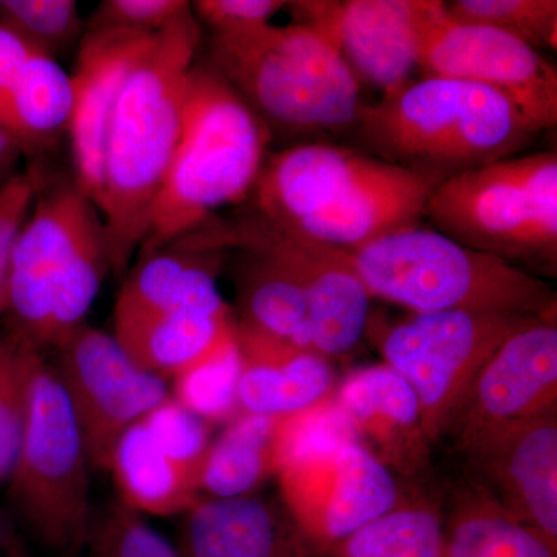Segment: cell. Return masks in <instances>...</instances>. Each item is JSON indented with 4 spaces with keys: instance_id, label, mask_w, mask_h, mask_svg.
<instances>
[{
    "instance_id": "obj_1",
    "label": "cell",
    "mask_w": 557,
    "mask_h": 557,
    "mask_svg": "<svg viewBox=\"0 0 557 557\" xmlns=\"http://www.w3.org/2000/svg\"><path fill=\"white\" fill-rule=\"evenodd\" d=\"M435 183L348 146L304 143L269 153L248 209L339 249L421 225Z\"/></svg>"
},
{
    "instance_id": "obj_2",
    "label": "cell",
    "mask_w": 557,
    "mask_h": 557,
    "mask_svg": "<svg viewBox=\"0 0 557 557\" xmlns=\"http://www.w3.org/2000/svg\"><path fill=\"white\" fill-rule=\"evenodd\" d=\"M200 47L201 25L190 10L153 36L116 104L98 205L115 273L126 270L145 240L177 149L186 83Z\"/></svg>"
},
{
    "instance_id": "obj_3",
    "label": "cell",
    "mask_w": 557,
    "mask_h": 557,
    "mask_svg": "<svg viewBox=\"0 0 557 557\" xmlns=\"http://www.w3.org/2000/svg\"><path fill=\"white\" fill-rule=\"evenodd\" d=\"M350 132L355 149L437 186L523 153L539 135L498 91L440 76L408 81L362 104Z\"/></svg>"
},
{
    "instance_id": "obj_4",
    "label": "cell",
    "mask_w": 557,
    "mask_h": 557,
    "mask_svg": "<svg viewBox=\"0 0 557 557\" xmlns=\"http://www.w3.org/2000/svg\"><path fill=\"white\" fill-rule=\"evenodd\" d=\"M271 141L265 124L228 81L207 61L194 62L177 149L138 258L199 230L220 209L247 201Z\"/></svg>"
},
{
    "instance_id": "obj_5",
    "label": "cell",
    "mask_w": 557,
    "mask_h": 557,
    "mask_svg": "<svg viewBox=\"0 0 557 557\" xmlns=\"http://www.w3.org/2000/svg\"><path fill=\"white\" fill-rule=\"evenodd\" d=\"M271 137L281 132L304 143L324 141L357 123L361 84L343 58L317 33L298 24H267L211 35L207 60Z\"/></svg>"
},
{
    "instance_id": "obj_6",
    "label": "cell",
    "mask_w": 557,
    "mask_h": 557,
    "mask_svg": "<svg viewBox=\"0 0 557 557\" xmlns=\"http://www.w3.org/2000/svg\"><path fill=\"white\" fill-rule=\"evenodd\" d=\"M370 298L412 310L486 311L556 322V293L537 274L410 226L347 251Z\"/></svg>"
},
{
    "instance_id": "obj_7",
    "label": "cell",
    "mask_w": 557,
    "mask_h": 557,
    "mask_svg": "<svg viewBox=\"0 0 557 557\" xmlns=\"http://www.w3.org/2000/svg\"><path fill=\"white\" fill-rule=\"evenodd\" d=\"M429 228L512 265L556 274L557 156L519 153L446 180L432 190Z\"/></svg>"
},
{
    "instance_id": "obj_8",
    "label": "cell",
    "mask_w": 557,
    "mask_h": 557,
    "mask_svg": "<svg viewBox=\"0 0 557 557\" xmlns=\"http://www.w3.org/2000/svg\"><path fill=\"white\" fill-rule=\"evenodd\" d=\"M90 461L67 397L44 357L33 370L27 420L10 474L11 507L54 557H79L94 512Z\"/></svg>"
},
{
    "instance_id": "obj_9",
    "label": "cell",
    "mask_w": 557,
    "mask_h": 557,
    "mask_svg": "<svg viewBox=\"0 0 557 557\" xmlns=\"http://www.w3.org/2000/svg\"><path fill=\"white\" fill-rule=\"evenodd\" d=\"M177 242L222 251L252 249L281 263L306 295L313 350L324 357L346 354L368 327L370 295L346 249L282 228L248 208L211 219Z\"/></svg>"
},
{
    "instance_id": "obj_10",
    "label": "cell",
    "mask_w": 557,
    "mask_h": 557,
    "mask_svg": "<svg viewBox=\"0 0 557 557\" xmlns=\"http://www.w3.org/2000/svg\"><path fill=\"white\" fill-rule=\"evenodd\" d=\"M537 318L432 311L395 325L381 343L388 368L416 391L429 443L448 432L469 388L502 344Z\"/></svg>"
},
{
    "instance_id": "obj_11",
    "label": "cell",
    "mask_w": 557,
    "mask_h": 557,
    "mask_svg": "<svg viewBox=\"0 0 557 557\" xmlns=\"http://www.w3.org/2000/svg\"><path fill=\"white\" fill-rule=\"evenodd\" d=\"M417 67L423 76L482 84L508 98L537 134L557 124V72L522 40L448 16L443 0H416Z\"/></svg>"
},
{
    "instance_id": "obj_12",
    "label": "cell",
    "mask_w": 557,
    "mask_h": 557,
    "mask_svg": "<svg viewBox=\"0 0 557 557\" xmlns=\"http://www.w3.org/2000/svg\"><path fill=\"white\" fill-rule=\"evenodd\" d=\"M53 366L90 467L109 471L124 432L171 398L168 381L132 362L113 335L84 322L54 347Z\"/></svg>"
},
{
    "instance_id": "obj_13",
    "label": "cell",
    "mask_w": 557,
    "mask_h": 557,
    "mask_svg": "<svg viewBox=\"0 0 557 557\" xmlns=\"http://www.w3.org/2000/svg\"><path fill=\"white\" fill-rule=\"evenodd\" d=\"M556 322L534 319L491 355L448 429L467 456L556 412Z\"/></svg>"
},
{
    "instance_id": "obj_14",
    "label": "cell",
    "mask_w": 557,
    "mask_h": 557,
    "mask_svg": "<svg viewBox=\"0 0 557 557\" xmlns=\"http://www.w3.org/2000/svg\"><path fill=\"white\" fill-rule=\"evenodd\" d=\"M282 505L311 549L327 553L401 504L391 469L361 442L277 471Z\"/></svg>"
},
{
    "instance_id": "obj_15",
    "label": "cell",
    "mask_w": 557,
    "mask_h": 557,
    "mask_svg": "<svg viewBox=\"0 0 557 557\" xmlns=\"http://www.w3.org/2000/svg\"><path fill=\"white\" fill-rule=\"evenodd\" d=\"M94 201L75 180H51L36 199L11 260L9 304L3 317L10 338L42 354L54 292L91 215Z\"/></svg>"
},
{
    "instance_id": "obj_16",
    "label": "cell",
    "mask_w": 557,
    "mask_h": 557,
    "mask_svg": "<svg viewBox=\"0 0 557 557\" xmlns=\"http://www.w3.org/2000/svg\"><path fill=\"white\" fill-rule=\"evenodd\" d=\"M292 24L317 33L358 83L388 94L417 67L416 0H295Z\"/></svg>"
},
{
    "instance_id": "obj_17",
    "label": "cell",
    "mask_w": 557,
    "mask_h": 557,
    "mask_svg": "<svg viewBox=\"0 0 557 557\" xmlns=\"http://www.w3.org/2000/svg\"><path fill=\"white\" fill-rule=\"evenodd\" d=\"M157 35V33H156ZM156 35L91 30L79 40L73 70L69 135L75 183L98 208L104 182L106 148L113 113L132 70Z\"/></svg>"
},
{
    "instance_id": "obj_18",
    "label": "cell",
    "mask_w": 557,
    "mask_h": 557,
    "mask_svg": "<svg viewBox=\"0 0 557 557\" xmlns=\"http://www.w3.org/2000/svg\"><path fill=\"white\" fill-rule=\"evenodd\" d=\"M557 413L534 418L475 450L479 485L557 547Z\"/></svg>"
},
{
    "instance_id": "obj_19",
    "label": "cell",
    "mask_w": 557,
    "mask_h": 557,
    "mask_svg": "<svg viewBox=\"0 0 557 557\" xmlns=\"http://www.w3.org/2000/svg\"><path fill=\"white\" fill-rule=\"evenodd\" d=\"M354 424L359 442L388 469L416 474L426 465L429 445L420 401L408 380L388 366L351 373L335 398Z\"/></svg>"
},
{
    "instance_id": "obj_20",
    "label": "cell",
    "mask_w": 557,
    "mask_h": 557,
    "mask_svg": "<svg viewBox=\"0 0 557 557\" xmlns=\"http://www.w3.org/2000/svg\"><path fill=\"white\" fill-rule=\"evenodd\" d=\"M183 557H310L284 505L245 496L200 500L183 515Z\"/></svg>"
},
{
    "instance_id": "obj_21",
    "label": "cell",
    "mask_w": 557,
    "mask_h": 557,
    "mask_svg": "<svg viewBox=\"0 0 557 557\" xmlns=\"http://www.w3.org/2000/svg\"><path fill=\"white\" fill-rule=\"evenodd\" d=\"M228 251L171 244L139 258L113 313H193L231 317L218 274Z\"/></svg>"
},
{
    "instance_id": "obj_22",
    "label": "cell",
    "mask_w": 557,
    "mask_h": 557,
    "mask_svg": "<svg viewBox=\"0 0 557 557\" xmlns=\"http://www.w3.org/2000/svg\"><path fill=\"white\" fill-rule=\"evenodd\" d=\"M242 354L240 412L284 417L327 397L332 369L313 348H296L236 322Z\"/></svg>"
},
{
    "instance_id": "obj_23",
    "label": "cell",
    "mask_w": 557,
    "mask_h": 557,
    "mask_svg": "<svg viewBox=\"0 0 557 557\" xmlns=\"http://www.w3.org/2000/svg\"><path fill=\"white\" fill-rule=\"evenodd\" d=\"M200 468L164 445L141 418L120 438L109 471L124 507L139 516L170 518L201 500Z\"/></svg>"
},
{
    "instance_id": "obj_24",
    "label": "cell",
    "mask_w": 557,
    "mask_h": 557,
    "mask_svg": "<svg viewBox=\"0 0 557 557\" xmlns=\"http://www.w3.org/2000/svg\"><path fill=\"white\" fill-rule=\"evenodd\" d=\"M234 325L231 317L113 313V338L139 369L172 381L208 357Z\"/></svg>"
},
{
    "instance_id": "obj_25",
    "label": "cell",
    "mask_w": 557,
    "mask_h": 557,
    "mask_svg": "<svg viewBox=\"0 0 557 557\" xmlns=\"http://www.w3.org/2000/svg\"><path fill=\"white\" fill-rule=\"evenodd\" d=\"M236 255L240 321L259 335L296 348H313L309 304L295 277L281 263L252 249Z\"/></svg>"
},
{
    "instance_id": "obj_26",
    "label": "cell",
    "mask_w": 557,
    "mask_h": 557,
    "mask_svg": "<svg viewBox=\"0 0 557 557\" xmlns=\"http://www.w3.org/2000/svg\"><path fill=\"white\" fill-rule=\"evenodd\" d=\"M72 112V76L54 58L33 51L0 106V127L22 153H39L69 132Z\"/></svg>"
},
{
    "instance_id": "obj_27",
    "label": "cell",
    "mask_w": 557,
    "mask_h": 557,
    "mask_svg": "<svg viewBox=\"0 0 557 557\" xmlns=\"http://www.w3.org/2000/svg\"><path fill=\"white\" fill-rule=\"evenodd\" d=\"M556 552L479 483L460 494L445 525L443 557H556Z\"/></svg>"
},
{
    "instance_id": "obj_28",
    "label": "cell",
    "mask_w": 557,
    "mask_h": 557,
    "mask_svg": "<svg viewBox=\"0 0 557 557\" xmlns=\"http://www.w3.org/2000/svg\"><path fill=\"white\" fill-rule=\"evenodd\" d=\"M278 417L242 412L218 440L209 443L201 461L200 494L211 498L251 496L274 474L273 445Z\"/></svg>"
},
{
    "instance_id": "obj_29",
    "label": "cell",
    "mask_w": 557,
    "mask_h": 557,
    "mask_svg": "<svg viewBox=\"0 0 557 557\" xmlns=\"http://www.w3.org/2000/svg\"><path fill=\"white\" fill-rule=\"evenodd\" d=\"M445 523L437 509L398 504L329 549L330 557H443Z\"/></svg>"
},
{
    "instance_id": "obj_30",
    "label": "cell",
    "mask_w": 557,
    "mask_h": 557,
    "mask_svg": "<svg viewBox=\"0 0 557 557\" xmlns=\"http://www.w3.org/2000/svg\"><path fill=\"white\" fill-rule=\"evenodd\" d=\"M112 271L109 242L100 211L91 215L70 256L57 292L47 333V348L86 322L106 276Z\"/></svg>"
},
{
    "instance_id": "obj_31",
    "label": "cell",
    "mask_w": 557,
    "mask_h": 557,
    "mask_svg": "<svg viewBox=\"0 0 557 557\" xmlns=\"http://www.w3.org/2000/svg\"><path fill=\"white\" fill-rule=\"evenodd\" d=\"M242 354L236 325L214 350L172 380L171 397L207 423L239 412Z\"/></svg>"
},
{
    "instance_id": "obj_32",
    "label": "cell",
    "mask_w": 557,
    "mask_h": 557,
    "mask_svg": "<svg viewBox=\"0 0 557 557\" xmlns=\"http://www.w3.org/2000/svg\"><path fill=\"white\" fill-rule=\"evenodd\" d=\"M359 442L354 424L335 398L325 397L310 408L278 417L274 431V475L281 469L329 456Z\"/></svg>"
},
{
    "instance_id": "obj_33",
    "label": "cell",
    "mask_w": 557,
    "mask_h": 557,
    "mask_svg": "<svg viewBox=\"0 0 557 557\" xmlns=\"http://www.w3.org/2000/svg\"><path fill=\"white\" fill-rule=\"evenodd\" d=\"M448 16L522 40L531 49H557L556 0H448Z\"/></svg>"
},
{
    "instance_id": "obj_34",
    "label": "cell",
    "mask_w": 557,
    "mask_h": 557,
    "mask_svg": "<svg viewBox=\"0 0 557 557\" xmlns=\"http://www.w3.org/2000/svg\"><path fill=\"white\" fill-rule=\"evenodd\" d=\"M42 357L9 335H0V483L9 482L20 450L33 370Z\"/></svg>"
},
{
    "instance_id": "obj_35",
    "label": "cell",
    "mask_w": 557,
    "mask_h": 557,
    "mask_svg": "<svg viewBox=\"0 0 557 557\" xmlns=\"http://www.w3.org/2000/svg\"><path fill=\"white\" fill-rule=\"evenodd\" d=\"M0 22L33 50L54 60L84 28L75 0H0Z\"/></svg>"
},
{
    "instance_id": "obj_36",
    "label": "cell",
    "mask_w": 557,
    "mask_h": 557,
    "mask_svg": "<svg viewBox=\"0 0 557 557\" xmlns=\"http://www.w3.org/2000/svg\"><path fill=\"white\" fill-rule=\"evenodd\" d=\"M79 557H183L168 539L123 504L91 518Z\"/></svg>"
},
{
    "instance_id": "obj_37",
    "label": "cell",
    "mask_w": 557,
    "mask_h": 557,
    "mask_svg": "<svg viewBox=\"0 0 557 557\" xmlns=\"http://www.w3.org/2000/svg\"><path fill=\"white\" fill-rule=\"evenodd\" d=\"M53 180L40 161L0 185V318L9 304V282L14 247L36 199Z\"/></svg>"
},
{
    "instance_id": "obj_38",
    "label": "cell",
    "mask_w": 557,
    "mask_h": 557,
    "mask_svg": "<svg viewBox=\"0 0 557 557\" xmlns=\"http://www.w3.org/2000/svg\"><path fill=\"white\" fill-rule=\"evenodd\" d=\"M186 0H104L87 21V32L112 30L156 35L190 13Z\"/></svg>"
},
{
    "instance_id": "obj_39",
    "label": "cell",
    "mask_w": 557,
    "mask_h": 557,
    "mask_svg": "<svg viewBox=\"0 0 557 557\" xmlns=\"http://www.w3.org/2000/svg\"><path fill=\"white\" fill-rule=\"evenodd\" d=\"M287 7L282 0H197L190 3L194 16L211 35H228L271 24Z\"/></svg>"
},
{
    "instance_id": "obj_40",
    "label": "cell",
    "mask_w": 557,
    "mask_h": 557,
    "mask_svg": "<svg viewBox=\"0 0 557 557\" xmlns=\"http://www.w3.org/2000/svg\"><path fill=\"white\" fill-rule=\"evenodd\" d=\"M33 50L24 39L0 22V106L27 64Z\"/></svg>"
},
{
    "instance_id": "obj_41",
    "label": "cell",
    "mask_w": 557,
    "mask_h": 557,
    "mask_svg": "<svg viewBox=\"0 0 557 557\" xmlns=\"http://www.w3.org/2000/svg\"><path fill=\"white\" fill-rule=\"evenodd\" d=\"M21 156L20 146L0 127V185L16 174L14 168H16Z\"/></svg>"
},
{
    "instance_id": "obj_42",
    "label": "cell",
    "mask_w": 557,
    "mask_h": 557,
    "mask_svg": "<svg viewBox=\"0 0 557 557\" xmlns=\"http://www.w3.org/2000/svg\"><path fill=\"white\" fill-rule=\"evenodd\" d=\"M2 530H3L2 518H0V537H2Z\"/></svg>"
}]
</instances>
